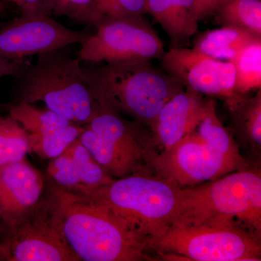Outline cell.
I'll return each mask as SVG.
<instances>
[{
    "mask_svg": "<svg viewBox=\"0 0 261 261\" xmlns=\"http://www.w3.org/2000/svg\"><path fill=\"white\" fill-rule=\"evenodd\" d=\"M207 103L202 94L188 87L171 97L150 127L157 148H171L195 129L205 115Z\"/></svg>",
    "mask_w": 261,
    "mask_h": 261,
    "instance_id": "obj_14",
    "label": "cell"
},
{
    "mask_svg": "<svg viewBox=\"0 0 261 261\" xmlns=\"http://www.w3.org/2000/svg\"><path fill=\"white\" fill-rule=\"evenodd\" d=\"M0 225V260L81 261L67 243L47 191L34 208Z\"/></svg>",
    "mask_w": 261,
    "mask_h": 261,
    "instance_id": "obj_8",
    "label": "cell"
},
{
    "mask_svg": "<svg viewBox=\"0 0 261 261\" xmlns=\"http://www.w3.org/2000/svg\"><path fill=\"white\" fill-rule=\"evenodd\" d=\"M65 150L70 154L79 177L88 197L99 187L116 179L96 161L79 138L72 142Z\"/></svg>",
    "mask_w": 261,
    "mask_h": 261,
    "instance_id": "obj_21",
    "label": "cell"
},
{
    "mask_svg": "<svg viewBox=\"0 0 261 261\" xmlns=\"http://www.w3.org/2000/svg\"><path fill=\"white\" fill-rule=\"evenodd\" d=\"M215 13L224 27L242 29L261 37V0H227Z\"/></svg>",
    "mask_w": 261,
    "mask_h": 261,
    "instance_id": "obj_19",
    "label": "cell"
},
{
    "mask_svg": "<svg viewBox=\"0 0 261 261\" xmlns=\"http://www.w3.org/2000/svg\"><path fill=\"white\" fill-rule=\"evenodd\" d=\"M165 72L201 94L228 99L235 94L232 62L223 61L195 49L173 47L162 58Z\"/></svg>",
    "mask_w": 261,
    "mask_h": 261,
    "instance_id": "obj_11",
    "label": "cell"
},
{
    "mask_svg": "<svg viewBox=\"0 0 261 261\" xmlns=\"http://www.w3.org/2000/svg\"><path fill=\"white\" fill-rule=\"evenodd\" d=\"M45 187V178L25 159L0 166L1 222H11L34 208Z\"/></svg>",
    "mask_w": 261,
    "mask_h": 261,
    "instance_id": "obj_13",
    "label": "cell"
},
{
    "mask_svg": "<svg viewBox=\"0 0 261 261\" xmlns=\"http://www.w3.org/2000/svg\"><path fill=\"white\" fill-rule=\"evenodd\" d=\"M18 5L22 14L44 15L50 16L51 0H6Z\"/></svg>",
    "mask_w": 261,
    "mask_h": 261,
    "instance_id": "obj_26",
    "label": "cell"
},
{
    "mask_svg": "<svg viewBox=\"0 0 261 261\" xmlns=\"http://www.w3.org/2000/svg\"><path fill=\"white\" fill-rule=\"evenodd\" d=\"M247 168L212 99L207 100L205 115L195 129L159 152L153 161L154 174L180 187L200 185Z\"/></svg>",
    "mask_w": 261,
    "mask_h": 261,
    "instance_id": "obj_2",
    "label": "cell"
},
{
    "mask_svg": "<svg viewBox=\"0 0 261 261\" xmlns=\"http://www.w3.org/2000/svg\"><path fill=\"white\" fill-rule=\"evenodd\" d=\"M58 50L38 56L18 75V102H43L57 114L84 126L95 116L97 103L84 79L80 60Z\"/></svg>",
    "mask_w": 261,
    "mask_h": 261,
    "instance_id": "obj_6",
    "label": "cell"
},
{
    "mask_svg": "<svg viewBox=\"0 0 261 261\" xmlns=\"http://www.w3.org/2000/svg\"><path fill=\"white\" fill-rule=\"evenodd\" d=\"M82 70L98 106L129 116L149 128L163 106L185 88L148 60Z\"/></svg>",
    "mask_w": 261,
    "mask_h": 261,
    "instance_id": "obj_3",
    "label": "cell"
},
{
    "mask_svg": "<svg viewBox=\"0 0 261 261\" xmlns=\"http://www.w3.org/2000/svg\"><path fill=\"white\" fill-rule=\"evenodd\" d=\"M51 13L88 25L97 23L94 0H51Z\"/></svg>",
    "mask_w": 261,
    "mask_h": 261,
    "instance_id": "obj_25",
    "label": "cell"
},
{
    "mask_svg": "<svg viewBox=\"0 0 261 261\" xmlns=\"http://www.w3.org/2000/svg\"><path fill=\"white\" fill-rule=\"evenodd\" d=\"M31 152L29 134L11 116H0V166L25 159Z\"/></svg>",
    "mask_w": 261,
    "mask_h": 261,
    "instance_id": "obj_22",
    "label": "cell"
},
{
    "mask_svg": "<svg viewBox=\"0 0 261 261\" xmlns=\"http://www.w3.org/2000/svg\"><path fill=\"white\" fill-rule=\"evenodd\" d=\"M234 130L240 139L260 155L261 149V89L254 97L235 93L226 99Z\"/></svg>",
    "mask_w": 261,
    "mask_h": 261,
    "instance_id": "obj_16",
    "label": "cell"
},
{
    "mask_svg": "<svg viewBox=\"0 0 261 261\" xmlns=\"http://www.w3.org/2000/svg\"><path fill=\"white\" fill-rule=\"evenodd\" d=\"M218 1H219V5L223 4V3H225V2L227 1V0H218ZM219 6H218V7H219Z\"/></svg>",
    "mask_w": 261,
    "mask_h": 261,
    "instance_id": "obj_29",
    "label": "cell"
},
{
    "mask_svg": "<svg viewBox=\"0 0 261 261\" xmlns=\"http://www.w3.org/2000/svg\"><path fill=\"white\" fill-rule=\"evenodd\" d=\"M195 12L197 21L215 13L219 6L218 0H194Z\"/></svg>",
    "mask_w": 261,
    "mask_h": 261,
    "instance_id": "obj_28",
    "label": "cell"
},
{
    "mask_svg": "<svg viewBox=\"0 0 261 261\" xmlns=\"http://www.w3.org/2000/svg\"><path fill=\"white\" fill-rule=\"evenodd\" d=\"M89 33L67 28L44 15L21 14L0 29V58L21 60L82 43Z\"/></svg>",
    "mask_w": 261,
    "mask_h": 261,
    "instance_id": "obj_10",
    "label": "cell"
},
{
    "mask_svg": "<svg viewBox=\"0 0 261 261\" xmlns=\"http://www.w3.org/2000/svg\"><path fill=\"white\" fill-rule=\"evenodd\" d=\"M9 115L28 132L29 140L49 138L75 123L50 110L37 109L23 102L10 106Z\"/></svg>",
    "mask_w": 261,
    "mask_h": 261,
    "instance_id": "obj_17",
    "label": "cell"
},
{
    "mask_svg": "<svg viewBox=\"0 0 261 261\" xmlns=\"http://www.w3.org/2000/svg\"><path fill=\"white\" fill-rule=\"evenodd\" d=\"M261 37L234 27H224L205 32L197 38L195 47L216 59L232 62L247 44Z\"/></svg>",
    "mask_w": 261,
    "mask_h": 261,
    "instance_id": "obj_18",
    "label": "cell"
},
{
    "mask_svg": "<svg viewBox=\"0 0 261 261\" xmlns=\"http://www.w3.org/2000/svg\"><path fill=\"white\" fill-rule=\"evenodd\" d=\"M180 188L154 173H137L116 178L87 197L116 215L147 243L171 227Z\"/></svg>",
    "mask_w": 261,
    "mask_h": 261,
    "instance_id": "obj_5",
    "label": "cell"
},
{
    "mask_svg": "<svg viewBox=\"0 0 261 261\" xmlns=\"http://www.w3.org/2000/svg\"><path fill=\"white\" fill-rule=\"evenodd\" d=\"M47 173L49 178L63 190L76 195L87 197V192L80 181L73 160L66 150L49 160Z\"/></svg>",
    "mask_w": 261,
    "mask_h": 261,
    "instance_id": "obj_23",
    "label": "cell"
},
{
    "mask_svg": "<svg viewBox=\"0 0 261 261\" xmlns=\"http://www.w3.org/2000/svg\"><path fill=\"white\" fill-rule=\"evenodd\" d=\"M147 247L162 255L195 261L260 260V237L231 221L173 225Z\"/></svg>",
    "mask_w": 261,
    "mask_h": 261,
    "instance_id": "obj_7",
    "label": "cell"
},
{
    "mask_svg": "<svg viewBox=\"0 0 261 261\" xmlns=\"http://www.w3.org/2000/svg\"><path fill=\"white\" fill-rule=\"evenodd\" d=\"M146 12L169 36L173 47H181L198 28L194 0H146Z\"/></svg>",
    "mask_w": 261,
    "mask_h": 261,
    "instance_id": "obj_15",
    "label": "cell"
},
{
    "mask_svg": "<svg viewBox=\"0 0 261 261\" xmlns=\"http://www.w3.org/2000/svg\"><path fill=\"white\" fill-rule=\"evenodd\" d=\"M84 125L146 171L154 173L153 161L159 152L151 132L142 123L128 121L119 113L98 106L95 116Z\"/></svg>",
    "mask_w": 261,
    "mask_h": 261,
    "instance_id": "obj_12",
    "label": "cell"
},
{
    "mask_svg": "<svg viewBox=\"0 0 261 261\" xmlns=\"http://www.w3.org/2000/svg\"><path fill=\"white\" fill-rule=\"evenodd\" d=\"M29 63L23 60H9L0 58V79L7 75L18 76Z\"/></svg>",
    "mask_w": 261,
    "mask_h": 261,
    "instance_id": "obj_27",
    "label": "cell"
},
{
    "mask_svg": "<svg viewBox=\"0 0 261 261\" xmlns=\"http://www.w3.org/2000/svg\"><path fill=\"white\" fill-rule=\"evenodd\" d=\"M44 178L63 235L81 260H154L147 255V243L116 215Z\"/></svg>",
    "mask_w": 261,
    "mask_h": 261,
    "instance_id": "obj_1",
    "label": "cell"
},
{
    "mask_svg": "<svg viewBox=\"0 0 261 261\" xmlns=\"http://www.w3.org/2000/svg\"><path fill=\"white\" fill-rule=\"evenodd\" d=\"M94 10L97 23L106 18L147 13L146 0H94Z\"/></svg>",
    "mask_w": 261,
    "mask_h": 261,
    "instance_id": "obj_24",
    "label": "cell"
},
{
    "mask_svg": "<svg viewBox=\"0 0 261 261\" xmlns=\"http://www.w3.org/2000/svg\"><path fill=\"white\" fill-rule=\"evenodd\" d=\"M235 69L234 92L247 94L261 87V39L243 48L232 61Z\"/></svg>",
    "mask_w": 261,
    "mask_h": 261,
    "instance_id": "obj_20",
    "label": "cell"
},
{
    "mask_svg": "<svg viewBox=\"0 0 261 261\" xmlns=\"http://www.w3.org/2000/svg\"><path fill=\"white\" fill-rule=\"evenodd\" d=\"M94 27L95 32L81 43L80 61L113 63L164 56L162 40L142 15L103 19Z\"/></svg>",
    "mask_w": 261,
    "mask_h": 261,
    "instance_id": "obj_9",
    "label": "cell"
},
{
    "mask_svg": "<svg viewBox=\"0 0 261 261\" xmlns=\"http://www.w3.org/2000/svg\"><path fill=\"white\" fill-rule=\"evenodd\" d=\"M213 221H233L260 237V170L247 168L180 188L171 226H194Z\"/></svg>",
    "mask_w": 261,
    "mask_h": 261,
    "instance_id": "obj_4",
    "label": "cell"
}]
</instances>
